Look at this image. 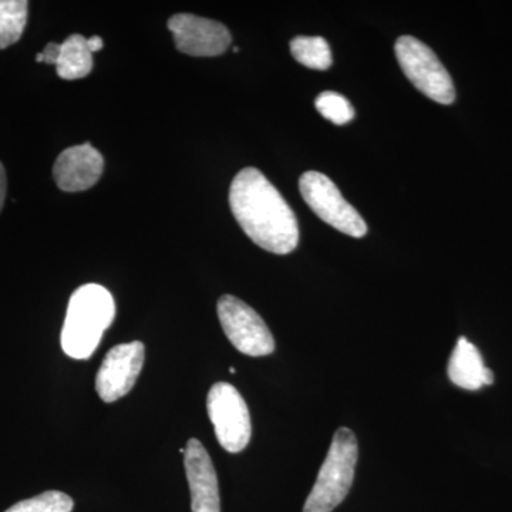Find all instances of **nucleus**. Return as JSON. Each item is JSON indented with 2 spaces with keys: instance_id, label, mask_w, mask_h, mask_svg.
<instances>
[{
  "instance_id": "nucleus-1",
  "label": "nucleus",
  "mask_w": 512,
  "mask_h": 512,
  "mask_svg": "<svg viewBox=\"0 0 512 512\" xmlns=\"http://www.w3.org/2000/svg\"><path fill=\"white\" fill-rule=\"evenodd\" d=\"M229 205L239 227L258 247L276 255L291 254L298 247L295 214L261 171H239L229 190Z\"/></svg>"
},
{
  "instance_id": "nucleus-2",
  "label": "nucleus",
  "mask_w": 512,
  "mask_h": 512,
  "mask_svg": "<svg viewBox=\"0 0 512 512\" xmlns=\"http://www.w3.org/2000/svg\"><path fill=\"white\" fill-rule=\"evenodd\" d=\"M116 316L113 295L104 286L87 284L74 291L67 306L62 348L67 356L84 360L99 348Z\"/></svg>"
},
{
  "instance_id": "nucleus-3",
  "label": "nucleus",
  "mask_w": 512,
  "mask_h": 512,
  "mask_svg": "<svg viewBox=\"0 0 512 512\" xmlns=\"http://www.w3.org/2000/svg\"><path fill=\"white\" fill-rule=\"evenodd\" d=\"M359 444L355 433L342 427L333 436L328 456L319 470L303 512H332L348 497L355 480Z\"/></svg>"
},
{
  "instance_id": "nucleus-4",
  "label": "nucleus",
  "mask_w": 512,
  "mask_h": 512,
  "mask_svg": "<svg viewBox=\"0 0 512 512\" xmlns=\"http://www.w3.org/2000/svg\"><path fill=\"white\" fill-rule=\"evenodd\" d=\"M397 62L419 92L440 104L456 100L453 80L436 53L413 36H402L394 45Z\"/></svg>"
},
{
  "instance_id": "nucleus-5",
  "label": "nucleus",
  "mask_w": 512,
  "mask_h": 512,
  "mask_svg": "<svg viewBox=\"0 0 512 512\" xmlns=\"http://www.w3.org/2000/svg\"><path fill=\"white\" fill-rule=\"evenodd\" d=\"M303 200L311 207L320 220L342 234L362 238L367 234L365 220L359 212L343 198L336 184L318 171H308L299 180Z\"/></svg>"
},
{
  "instance_id": "nucleus-6",
  "label": "nucleus",
  "mask_w": 512,
  "mask_h": 512,
  "mask_svg": "<svg viewBox=\"0 0 512 512\" xmlns=\"http://www.w3.org/2000/svg\"><path fill=\"white\" fill-rule=\"evenodd\" d=\"M207 410L221 447L232 454L245 450L251 441L252 424L238 390L229 383H215L208 393Z\"/></svg>"
},
{
  "instance_id": "nucleus-7",
  "label": "nucleus",
  "mask_w": 512,
  "mask_h": 512,
  "mask_svg": "<svg viewBox=\"0 0 512 512\" xmlns=\"http://www.w3.org/2000/svg\"><path fill=\"white\" fill-rule=\"evenodd\" d=\"M217 311L225 335L239 352L252 357L274 353L275 340L271 330L247 303L235 296L224 295L218 301Z\"/></svg>"
},
{
  "instance_id": "nucleus-8",
  "label": "nucleus",
  "mask_w": 512,
  "mask_h": 512,
  "mask_svg": "<svg viewBox=\"0 0 512 512\" xmlns=\"http://www.w3.org/2000/svg\"><path fill=\"white\" fill-rule=\"evenodd\" d=\"M144 357L146 348L137 340L109 350L96 377V390L103 402H117L133 389L143 369Z\"/></svg>"
},
{
  "instance_id": "nucleus-9",
  "label": "nucleus",
  "mask_w": 512,
  "mask_h": 512,
  "mask_svg": "<svg viewBox=\"0 0 512 512\" xmlns=\"http://www.w3.org/2000/svg\"><path fill=\"white\" fill-rule=\"evenodd\" d=\"M168 29L173 33L175 46L185 55L220 56L231 45V33L222 23L200 16L175 15L168 20Z\"/></svg>"
},
{
  "instance_id": "nucleus-10",
  "label": "nucleus",
  "mask_w": 512,
  "mask_h": 512,
  "mask_svg": "<svg viewBox=\"0 0 512 512\" xmlns=\"http://www.w3.org/2000/svg\"><path fill=\"white\" fill-rule=\"evenodd\" d=\"M184 467L190 484L191 511L221 512L217 471L200 440H188L184 451Z\"/></svg>"
},
{
  "instance_id": "nucleus-11",
  "label": "nucleus",
  "mask_w": 512,
  "mask_h": 512,
  "mask_svg": "<svg viewBox=\"0 0 512 512\" xmlns=\"http://www.w3.org/2000/svg\"><path fill=\"white\" fill-rule=\"evenodd\" d=\"M104 160L92 144L84 143L64 150L57 157L53 175L57 187L66 192L86 191L100 180Z\"/></svg>"
},
{
  "instance_id": "nucleus-12",
  "label": "nucleus",
  "mask_w": 512,
  "mask_h": 512,
  "mask_svg": "<svg viewBox=\"0 0 512 512\" xmlns=\"http://www.w3.org/2000/svg\"><path fill=\"white\" fill-rule=\"evenodd\" d=\"M448 377L456 386L470 392L494 383L493 370L485 367L483 356L466 338L458 339L448 362Z\"/></svg>"
},
{
  "instance_id": "nucleus-13",
  "label": "nucleus",
  "mask_w": 512,
  "mask_h": 512,
  "mask_svg": "<svg viewBox=\"0 0 512 512\" xmlns=\"http://www.w3.org/2000/svg\"><path fill=\"white\" fill-rule=\"evenodd\" d=\"M93 69V53L86 37L72 35L60 43V56L56 63L59 77L64 80L83 79Z\"/></svg>"
},
{
  "instance_id": "nucleus-14",
  "label": "nucleus",
  "mask_w": 512,
  "mask_h": 512,
  "mask_svg": "<svg viewBox=\"0 0 512 512\" xmlns=\"http://www.w3.org/2000/svg\"><path fill=\"white\" fill-rule=\"evenodd\" d=\"M28 10L26 0H0V49H8L22 37Z\"/></svg>"
},
{
  "instance_id": "nucleus-15",
  "label": "nucleus",
  "mask_w": 512,
  "mask_h": 512,
  "mask_svg": "<svg viewBox=\"0 0 512 512\" xmlns=\"http://www.w3.org/2000/svg\"><path fill=\"white\" fill-rule=\"evenodd\" d=\"M291 53L296 62L308 69L328 70L332 66V52L329 43L319 36H298L292 39Z\"/></svg>"
},
{
  "instance_id": "nucleus-16",
  "label": "nucleus",
  "mask_w": 512,
  "mask_h": 512,
  "mask_svg": "<svg viewBox=\"0 0 512 512\" xmlns=\"http://www.w3.org/2000/svg\"><path fill=\"white\" fill-rule=\"evenodd\" d=\"M74 503L72 497L62 491H46L29 500L12 505L5 512H72Z\"/></svg>"
},
{
  "instance_id": "nucleus-17",
  "label": "nucleus",
  "mask_w": 512,
  "mask_h": 512,
  "mask_svg": "<svg viewBox=\"0 0 512 512\" xmlns=\"http://www.w3.org/2000/svg\"><path fill=\"white\" fill-rule=\"evenodd\" d=\"M316 110L325 117L326 120L332 121L336 126H343L355 117V109L352 104L342 94L335 92H323L319 94L315 101Z\"/></svg>"
},
{
  "instance_id": "nucleus-18",
  "label": "nucleus",
  "mask_w": 512,
  "mask_h": 512,
  "mask_svg": "<svg viewBox=\"0 0 512 512\" xmlns=\"http://www.w3.org/2000/svg\"><path fill=\"white\" fill-rule=\"evenodd\" d=\"M60 56V45L59 43H49L45 47V50L43 52L37 53L36 56V62L37 63H46V64H55L57 63V60H59Z\"/></svg>"
},
{
  "instance_id": "nucleus-19",
  "label": "nucleus",
  "mask_w": 512,
  "mask_h": 512,
  "mask_svg": "<svg viewBox=\"0 0 512 512\" xmlns=\"http://www.w3.org/2000/svg\"><path fill=\"white\" fill-rule=\"evenodd\" d=\"M6 200V173L2 163H0V211H2L3 204Z\"/></svg>"
},
{
  "instance_id": "nucleus-20",
  "label": "nucleus",
  "mask_w": 512,
  "mask_h": 512,
  "mask_svg": "<svg viewBox=\"0 0 512 512\" xmlns=\"http://www.w3.org/2000/svg\"><path fill=\"white\" fill-rule=\"evenodd\" d=\"M87 43H89L90 50H92V53L99 52V50L103 49L104 42L103 39L99 36H93L90 37V39H87Z\"/></svg>"
},
{
  "instance_id": "nucleus-21",
  "label": "nucleus",
  "mask_w": 512,
  "mask_h": 512,
  "mask_svg": "<svg viewBox=\"0 0 512 512\" xmlns=\"http://www.w3.org/2000/svg\"><path fill=\"white\" fill-rule=\"evenodd\" d=\"M229 372H231L232 375H235V367H231V369H229Z\"/></svg>"
}]
</instances>
